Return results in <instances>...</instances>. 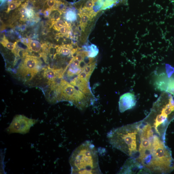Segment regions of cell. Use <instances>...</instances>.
Returning <instances> with one entry per match:
<instances>
[{
    "mask_svg": "<svg viewBox=\"0 0 174 174\" xmlns=\"http://www.w3.org/2000/svg\"><path fill=\"white\" fill-rule=\"evenodd\" d=\"M136 103L135 94L131 93H126L121 96L119 102V110L121 113L132 109Z\"/></svg>",
    "mask_w": 174,
    "mask_h": 174,
    "instance_id": "cell-6",
    "label": "cell"
},
{
    "mask_svg": "<svg viewBox=\"0 0 174 174\" xmlns=\"http://www.w3.org/2000/svg\"><path fill=\"white\" fill-rule=\"evenodd\" d=\"M28 16L26 13L22 15L20 17V20L22 21H25L27 20L28 19Z\"/></svg>",
    "mask_w": 174,
    "mask_h": 174,
    "instance_id": "cell-30",
    "label": "cell"
},
{
    "mask_svg": "<svg viewBox=\"0 0 174 174\" xmlns=\"http://www.w3.org/2000/svg\"><path fill=\"white\" fill-rule=\"evenodd\" d=\"M83 60L87 65H88L93 63L94 58L86 56L84 58Z\"/></svg>",
    "mask_w": 174,
    "mask_h": 174,
    "instance_id": "cell-26",
    "label": "cell"
},
{
    "mask_svg": "<svg viewBox=\"0 0 174 174\" xmlns=\"http://www.w3.org/2000/svg\"><path fill=\"white\" fill-rule=\"evenodd\" d=\"M87 65L84 61L83 60L82 61L80 62V63L79 65V66L80 68V69L83 71L84 69L87 66Z\"/></svg>",
    "mask_w": 174,
    "mask_h": 174,
    "instance_id": "cell-29",
    "label": "cell"
},
{
    "mask_svg": "<svg viewBox=\"0 0 174 174\" xmlns=\"http://www.w3.org/2000/svg\"><path fill=\"white\" fill-rule=\"evenodd\" d=\"M63 73L62 69H52L48 67L45 70L44 76L49 82H52L56 81L57 79H61Z\"/></svg>",
    "mask_w": 174,
    "mask_h": 174,
    "instance_id": "cell-8",
    "label": "cell"
},
{
    "mask_svg": "<svg viewBox=\"0 0 174 174\" xmlns=\"http://www.w3.org/2000/svg\"><path fill=\"white\" fill-rule=\"evenodd\" d=\"M98 1L102 5V9H105L112 7L117 3L118 0H98Z\"/></svg>",
    "mask_w": 174,
    "mask_h": 174,
    "instance_id": "cell-13",
    "label": "cell"
},
{
    "mask_svg": "<svg viewBox=\"0 0 174 174\" xmlns=\"http://www.w3.org/2000/svg\"><path fill=\"white\" fill-rule=\"evenodd\" d=\"M152 160L149 170L151 173H166L172 170V159L170 150L157 135H154L150 154Z\"/></svg>",
    "mask_w": 174,
    "mask_h": 174,
    "instance_id": "cell-3",
    "label": "cell"
},
{
    "mask_svg": "<svg viewBox=\"0 0 174 174\" xmlns=\"http://www.w3.org/2000/svg\"><path fill=\"white\" fill-rule=\"evenodd\" d=\"M41 64L38 57L26 55L20 68V73L25 76L31 78L36 74L40 69Z\"/></svg>",
    "mask_w": 174,
    "mask_h": 174,
    "instance_id": "cell-5",
    "label": "cell"
},
{
    "mask_svg": "<svg viewBox=\"0 0 174 174\" xmlns=\"http://www.w3.org/2000/svg\"><path fill=\"white\" fill-rule=\"evenodd\" d=\"M72 174H102L98 152L89 141L83 142L71 154L69 159Z\"/></svg>",
    "mask_w": 174,
    "mask_h": 174,
    "instance_id": "cell-2",
    "label": "cell"
},
{
    "mask_svg": "<svg viewBox=\"0 0 174 174\" xmlns=\"http://www.w3.org/2000/svg\"><path fill=\"white\" fill-rule=\"evenodd\" d=\"M52 11V9L48 8L44 12V15L46 17H50Z\"/></svg>",
    "mask_w": 174,
    "mask_h": 174,
    "instance_id": "cell-28",
    "label": "cell"
},
{
    "mask_svg": "<svg viewBox=\"0 0 174 174\" xmlns=\"http://www.w3.org/2000/svg\"><path fill=\"white\" fill-rule=\"evenodd\" d=\"M56 0H47V4L49 8L52 9L56 4Z\"/></svg>",
    "mask_w": 174,
    "mask_h": 174,
    "instance_id": "cell-25",
    "label": "cell"
},
{
    "mask_svg": "<svg viewBox=\"0 0 174 174\" xmlns=\"http://www.w3.org/2000/svg\"><path fill=\"white\" fill-rule=\"evenodd\" d=\"M66 9L65 4L61 1H57L55 7L52 8L53 11L59 10L62 12H64Z\"/></svg>",
    "mask_w": 174,
    "mask_h": 174,
    "instance_id": "cell-19",
    "label": "cell"
},
{
    "mask_svg": "<svg viewBox=\"0 0 174 174\" xmlns=\"http://www.w3.org/2000/svg\"><path fill=\"white\" fill-rule=\"evenodd\" d=\"M70 29V26L68 24L67 22H66L65 25L60 29L59 31H60L59 34V35H65L68 37Z\"/></svg>",
    "mask_w": 174,
    "mask_h": 174,
    "instance_id": "cell-18",
    "label": "cell"
},
{
    "mask_svg": "<svg viewBox=\"0 0 174 174\" xmlns=\"http://www.w3.org/2000/svg\"><path fill=\"white\" fill-rule=\"evenodd\" d=\"M65 18L69 22H73L77 20V15L76 11L73 9H69L66 12Z\"/></svg>",
    "mask_w": 174,
    "mask_h": 174,
    "instance_id": "cell-11",
    "label": "cell"
},
{
    "mask_svg": "<svg viewBox=\"0 0 174 174\" xmlns=\"http://www.w3.org/2000/svg\"><path fill=\"white\" fill-rule=\"evenodd\" d=\"M140 122L122 126L111 130L107 134L112 146L131 157H139L137 146L140 143Z\"/></svg>",
    "mask_w": 174,
    "mask_h": 174,
    "instance_id": "cell-1",
    "label": "cell"
},
{
    "mask_svg": "<svg viewBox=\"0 0 174 174\" xmlns=\"http://www.w3.org/2000/svg\"><path fill=\"white\" fill-rule=\"evenodd\" d=\"M166 71L168 76L170 77L174 72V68L169 65H166Z\"/></svg>",
    "mask_w": 174,
    "mask_h": 174,
    "instance_id": "cell-24",
    "label": "cell"
},
{
    "mask_svg": "<svg viewBox=\"0 0 174 174\" xmlns=\"http://www.w3.org/2000/svg\"><path fill=\"white\" fill-rule=\"evenodd\" d=\"M38 122L37 120L29 118L23 115L15 116L9 127L6 129L9 134L17 133L25 134Z\"/></svg>",
    "mask_w": 174,
    "mask_h": 174,
    "instance_id": "cell-4",
    "label": "cell"
},
{
    "mask_svg": "<svg viewBox=\"0 0 174 174\" xmlns=\"http://www.w3.org/2000/svg\"><path fill=\"white\" fill-rule=\"evenodd\" d=\"M28 19H31L34 16V11L31 9H27L26 12Z\"/></svg>",
    "mask_w": 174,
    "mask_h": 174,
    "instance_id": "cell-27",
    "label": "cell"
},
{
    "mask_svg": "<svg viewBox=\"0 0 174 174\" xmlns=\"http://www.w3.org/2000/svg\"><path fill=\"white\" fill-rule=\"evenodd\" d=\"M88 56L90 57L94 58L97 56L99 52V50L96 46L92 44L90 46V50L88 52Z\"/></svg>",
    "mask_w": 174,
    "mask_h": 174,
    "instance_id": "cell-16",
    "label": "cell"
},
{
    "mask_svg": "<svg viewBox=\"0 0 174 174\" xmlns=\"http://www.w3.org/2000/svg\"><path fill=\"white\" fill-rule=\"evenodd\" d=\"M91 76V75L87 74L83 70L78 75L77 77L79 78V79L88 82Z\"/></svg>",
    "mask_w": 174,
    "mask_h": 174,
    "instance_id": "cell-22",
    "label": "cell"
},
{
    "mask_svg": "<svg viewBox=\"0 0 174 174\" xmlns=\"http://www.w3.org/2000/svg\"><path fill=\"white\" fill-rule=\"evenodd\" d=\"M79 16L81 18L80 26L83 31L87 25V22L91 19L89 15L86 14H79Z\"/></svg>",
    "mask_w": 174,
    "mask_h": 174,
    "instance_id": "cell-14",
    "label": "cell"
},
{
    "mask_svg": "<svg viewBox=\"0 0 174 174\" xmlns=\"http://www.w3.org/2000/svg\"><path fill=\"white\" fill-rule=\"evenodd\" d=\"M1 1L2 2H4L6 1V0H1Z\"/></svg>",
    "mask_w": 174,
    "mask_h": 174,
    "instance_id": "cell-32",
    "label": "cell"
},
{
    "mask_svg": "<svg viewBox=\"0 0 174 174\" xmlns=\"http://www.w3.org/2000/svg\"><path fill=\"white\" fill-rule=\"evenodd\" d=\"M97 1V0H88L84 7L88 9H93L95 5V3Z\"/></svg>",
    "mask_w": 174,
    "mask_h": 174,
    "instance_id": "cell-23",
    "label": "cell"
},
{
    "mask_svg": "<svg viewBox=\"0 0 174 174\" xmlns=\"http://www.w3.org/2000/svg\"><path fill=\"white\" fill-rule=\"evenodd\" d=\"M53 13L50 16V19L52 21H56L59 20L61 18V16L62 12L59 10H54Z\"/></svg>",
    "mask_w": 174,
    "mask_h": 174,
    "instance_id": "cell-20",
    "label": "cell"
},
{
    "mask_svg": "<svg viewBox=\"0 0 174 174\" xmlns=\"http://www.w3.org/2000/svg\"><path fill=\"white\" fill-rule=\"evenodd\" d=\"M21 3V2L20 0H15V1H12L9 5L6 11L7 13H9L10 11L18 7Z\"/></svg>",
    "mask_w": 174,
    "mask_h": 174,
    "instance_id": "cell-17",
    "label": "cell"
},
{
    "mask_svg": "<svg viewBox=\"0 0 174 174\" xmlns=\"http://www.w3.org/2000/svg\"><path fill=\"white\" fill-rule=\"evenodd\" d=\"M67 70V75L69 77H73L76 75H79L82 71L79 66H76L70 61L68 65L65 69Z\"/></svg>",
    "mask_w": 174,
    "mask_h": 174,
    "instance_id": "cell-10",
    "label": "cell"
},
{
    "mask_svg": "<svg viewBox=\"0 0 174 174\" xmlns=\"http://www.w3.org/2000/svg\"><path fill=\"white\" fill-rule=\"evenodd\" d=\"M66 24L63 21L58 20L56 21H52V27L56 31H59L60 29L64 27Z\"/></svg>",
    "mask_w": 174,
    "mask_h": 174,
    "instance_id": "cell-15",
    "label": "cell"
},
{
    "mask_svg": "<svg viewBox=\"0 0 174 174\" xmlns=\"http://www.w3.org/2000/svg\"><path fill=\"white\" fill-rule=\"evenodd\" d=\"M172 170H174V161L173 165L172 166Z\"/></svg>",
    "mask_w": 174,
    "mask_h": 174,
    "instance_id": "cell-31",
    "label": "cell"
},
{
    "mask_svg": "<svg viewBox=\"0 0 174 174\" xmlns=\"http://www.w3.org/2000/svg\"><path fill=\"white\" fill-rule=\"evenodd\" d=\"M144 169V168L139 161L135 158L131 157L126 161L119 173H135L138 170H139V173H140Z\"/></svg>",
    "mask_w": 174,
    "mask_h": 174,
    "instance_id": "cell-7",
    "label": "cell"
},
{
    "mask_svg": "<svg viewBox=\"0 0 174 174\" xmlns=\"http://www.w3.org/2000/svg\"><path fill=\"white\" fill-rule=\"evenodd\" d=\"M96 62H95L87 66L83 70L87 74L91 75L96 66Z\"/></svg>",
    "mask_w": 174,
    "mask_h": 174,
    "instance_id": "cell-21",
    "label": "cell"
},
{
    "mask_svg": "<svg viewBox=\"0 0 174 174\" xmlns=\"http://www.w3.org/2000/svg\"><path fill=\"white\" fill-rule=\"evenodd\" d=\"M22 43L27 46L30 50L36 53L40 52L44 48V45H42L37 41L26 39L23 40Z\"/></svg>",
    "mask_w": 174,
    "mask_h": 174,
    "instance_id": "cell-9",
    "label": "cell"
},
{
    "mask_svg": "<svg viewBox=\"0 0 174 174\" xmlns=\"http://www.w3.org/2000/svg\"><path fill=\"white\" fill-rule=\"evenodd\" d=\"M1 43L4 47H7L8 49L11 50L13 52L15 50L17 45V42L14 43H10L8 40L6 38L5 35Z\"/></svg>",
    "mask_w": 174,
    "mask_h": 174,
    "instance_id": "cell-12",
    "label": "cell"
}]
</instances>
